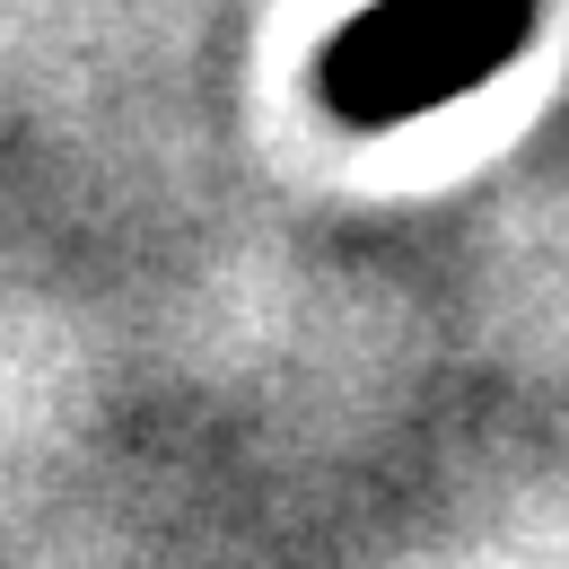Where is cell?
Instances as JSON below:
<instances>
[{
    "mask_svg": "<svg viewBox=\"0 0 569 569\" xmlns=\"http://www.w3.org/2000/svg\"><path fill=\"white\" fill-rule=\"evenodd\" d=\"M543 27V0H377L325 44L316 88L351 132H386L473 97Z\"/></svg>",
    "mask_w": 569,
    "mask_h": 569,
    "instance_id": "obj_1",
    "label": "cell"
}]
</instances>
